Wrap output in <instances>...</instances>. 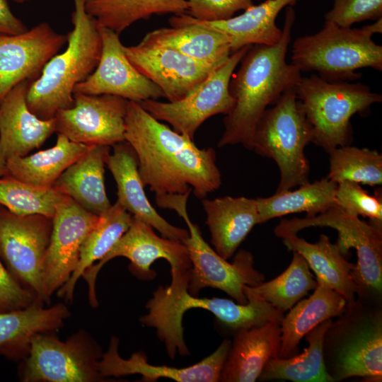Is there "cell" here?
<instances>
[{"mask_svg":"<svg viewBox=\"0 0 382 382\" xmlns=\"http://www.w3.org/2000/svg\"><path fill=\"white\" fill-rule=\"evenodd\" d=\"M125 139L136 154L144 186L156 195L193 192L203 199L221 186L215 150L199 149L194 139L161 123L137 102L129 100Z\"/></svg>","mask_w":382,"mask_h":382,"instance_id":"cell-1","label":"cell"},{"mask_svg":"<svg viewBox=\"0 0 382 382\" xmlns=\"http://www.w3.org/2000/svg\"><path fill=\"white\" fill-rule=\"evenodd\" d=\"M294 21L295 11L288 6L280 40L272 45H251L241 60L230 79L228 90L234 104L224 119L219 147L241 144L251 150L255 128L267 106L295 88L301 79L300 70L286 60Z\"/></svg>","mask_w":382,"mask_h":382,"instance_id":"cell-2","label":"cell"},{"mask_svg":"<svg viewBox=\"0 0 382 382\" xmlns=\"http://www.w3.org/2000/svg\"><path fill=\"white\" fill-rule=\"evenodd\" d=\"M190 271L171 276L167 286H159L146 304L148 313L140 323L156 330L168 355L174 359L190 352L183 337V317L191 308H202L214 315L219 322L234 332L270 322L281 323L284 314L269 303L253 297L240 304L221 298H199L187 290Z\"/></svg>","mask_w":382,"mask_h":382,"instance_id":"cell-3","label":"cell"},{"mask_svg":"<svg viewBox=\"0 0 382 382\" xmlns=\"http://www.w3.org/2000/svg\"><path fill=\"white\" fill-rule=\"evenodd\" d=\"M85 1L74 0V28L66 35L65 50L53 56L40 75L29 84L27 104L40 119H52L59 110L72 106L75 86L98 64L101 36L96 21L86 11Z\"/></svg>","mask_w":382,"mask_h":382,"instance_id":"cell-4","label":"cell"},{"mask_svg":"<svg viewBox=\"0 0 382 382\" xmlns=\"http://www.w3.org/2000/svg\"><path fill=\"white\" fill-rule=\"evenodd\" d=\"M325 331L323 352L333 382L354 377L382 379V306L355 299L347 302Z\"/></svg>","mask_w":382,"mask_h":382,"instance_id":"cell-5","label":"cell"},{"mask_svg":"<svg viewBox=\"0 0 382 382\" xmlns=\"http://www.w3.org/2000/svg\"><path fill=\"white\" fill-rule=\"evenodd\" d=\"M382 32V18L361 28L325 23L318 33L296 38L291 64L300 71H316L328 81H355L362 68L382 71V47L372 35Z\"/></svg>","mask_w":382,"mask_h":382,"instance_id":"cell-6","label":"cell"},{"mask_svg":"<svg viewBox=\"0 0 382 382\" xmlns=\"http://www.w3.org/2000/svg\"><path fill=\"white\" fill-rule=\"evenodd\" d=\"M295 88L284 93L272 108L266 109L251 141V150L272 159L279 169L276 192L309 183V162L304 150L312 142L313 134Z\"/></svg>","mask_w":382,"mask_h":382,"instance_id":"cell-7","label":"cell"},{"mask_svg":"<svg viewBox=\"0 0 382 382\" xmlns=\"http://www.w3.org/2000/svg\"><path fill=\"white\" fill-rule=\"evenodd\" d=\"M295 91L311 126L312 142L327 152L349 145L352 117L382 101L381 95L367 85L328 81L314 74L301 77Z\"/></svg>","mask_w":382,"mask_h":382,"instance_id":"cell-8","label":"cell"},{"mask_svg":"<svg viewBox=\"0 0 382 382\" xmlns=\"http://www.w3.org/2000/svg\"><path fill=\"white\" fill-rule=\"evenodd\" d=\"M312 226L330 227L338 232L336 243L346 255L354 248L357 262L353 272L357 287L356 299L381 305L382 299V228L361 221L337 205L314 216L282 219L274 228L276 236L282 238Z\"/></svg>","mask_w":382,"mask_h":382,"instance_id":"cell-9","label":"cell"},{"mask_svg":"<svg viewBox=\"0 0 382 382\" xmlns=\"http://www.w3.org/2000/svg\"><path fill=\"white\" fill-rule=\"evenodd\" d=\"M191 192L184 194L156 195L157 205L175 211L185 222L189 236L182 242L191 261L187 290L197 296L199 292L210 287L221 290L238 303L245 304V286H255L265 281V276L254 267L253 255L241 250L232 263L221 257L203 238L199 226L194 224L187 211V202Z\"/></svg>","mask_w":382,"mask_h":382,"instance_id":"cell-10","label":"cell"},{"mask_svg":"<svg viewBox=\"0 0 382 382\" xmlns=\"http://www.w3.org/2000/svg\"><path fill=\"white\" fill-rule=\"evenodd\" d=\"M54 332L40 333L32 340L28 356L21 361L18 374L25 382L102 381L98 364L100 346L81 330L66 341Z\"/></svg>","mask_w":382,"mask_h":382,"instance_id":"cell-11","label":"cell"},{"mask_svg":"<svg viewBox=\"0 0 382 382\" xmlns=\"http://www.w3.org/2000/svg\"><path fill=\"white\" fill-rule=\"evenodd\" d=\"M251 45L231 53L228 60L214 70L183 99L175 102H161L149 99L139 103L151 115L168 122L172 129L194 139L200 125L209 117L227 115L234 100L228 86L231 76Z\"/></svg>","mask_w":382,"mask_h":382,"instance_id":"cell-12","label":"cell"},{"mask_svg":"<svg viewBox=\"0 0 382 382\" xmlns=\"http://www.w3.org/2000/svg\"><path fill=\"white\" fill-rule=\"evenodd\" d=\"M52 228V218L18 216L0 205V258L12 277L42 303V269Z\"/></svg>","mask_w":382,"mask_h":382,"instance_id":"cell-13","label":"cell"},{"mask_svg":"<svg viewBox=\"0 0 382 382\" xmlns=\"http://www.w3.org/2000/svg\"><path fill=\"white\" fill-rule=\"evenodd\" d=\"M117 257L127 258L131 272L144 280L155 277L156 273L151 266L158 259L169 262L171 276L189 272L192 267L188 251L182 241L159 237L151 226L133 216L129 228L108 253L98 262L88 267L81 276L87 282L92 307L98 306L96 293L97 276L108 262Z\"/></svg>","mask_w":382,"mask_h":382,"instance_id":"cell-14","label":"cell"},{"mask_svg":"<svg viewBox=\"0 0 382 382\" xmlns=\"http://www.w3.org/2000/svg\"><path fill=\"white\" fill-rule=\"evenodd\" d=\"M99 216L69 197L58 205L52 218L50 241L42 269V301L50 303L53 293L65 284L78 265L82 244Z\"/></svg>","mask_w":382,"mask_h":382,"instance_id":"cell-15","label":"cell"},{"mask_svg":"<svg viewBox=\"0 0 382 382\" xmlns=\"http://www.w3.org/2000/svg\"><path fill=\"white\" fill-rule=\"evenodd\" d=\"M70 108L55 116L56 132L87 146H112L125 141V116L129 100L112 95L74 93Z\"/></svg>","mask_w":382,"mask_h":382,"instance_id":"cell-16","label":"cell"},{"mask_svg":"<svg viewBox=\"0 0 382 382\" xmlns=\"http://www.w3.org/2000/svg\"><path fill=\"white\" fill-rule=\"evenodd\" d=\"M102 50L93 71L78 83L74 93L112 95L140 103L163 97L160 88L139 72L127 58L120 35L100 27Z\"/></svg>","mask_w":382,"mask_h":382,"instance_id":"cell-17","label":"cell"},{"mask_svg":"<svg viewBox=\"0 0 382 382\" xmlns=\"http://www.w3.org/2000/svg\"><path fill=\"white\" fill-rule=\"evenodd\" d=\"M125 54L143 75L156 84L168 102L183 99L214 70L168 45L143 38Z\"/></svg>","mask_w":382,"mask_h":382,"instance_id":"cell-18","label":"cell"},{"mask_svg":"<svg viewBox=\"0 0 382 382\" xmlns=\"http://www.w3.org/2000/svg\"><path fill=\"white\" fill-rule=\"evenodd\" d=\"M66 41L46 22L20 34L0 33V103L17 84L35 80Z\"/></svg>","mask_w":382,"mask_h":382,"instance_id":"cell-19","label":"cell"},{"mask_svg":"<svg viewBox=\"0 0 382 382\" xmlns=\"http://www.w3.org/2000/svg\"><path fill=\"white\" fill-rule=\"evenodd\" d=\"M119 340L112 337L108 349L103 353L98 364L101 376L120 377L130 374L142 376L144 381H156L166 378L178 382H216L231 348V341L224 340L218 348L206 358L192 366L177 368L150 364L141 352H134L129 359L122 358L118 353Z\"/></svg>","mask_w":382,"mask_h":382,"instance_id":"cell-20","label":"cell"},{"mask_svg":"<svg viewBox=\"0 0 382 382\" xmlns=\"http://www.w3.org/2000/svg\"><path fill=\"white\" fill-rule=\"evenodd\" d=\"M30 83L17 84L0 103V150L6 160L28 155L56 132L54 117L40 119L28 108Z\"/></svg>","mask_w":382,"mask_h":382,"instance_id":"cell-21","label":"cell"},{"mask_svg":"<svg viewBox=\"0 0 382 382\" xmlns=\"http://www.w3.org/2000/svg\"><path fill=\"white\" fill-rule=\"evenodd\" d=\"M106 165L116 185L118 202L133 216L157 230L163 237L183 241L189 231L175 226L163 219L149 201L141 179L136 154L132 146L122 141L112 146Z\"/></svg>","mask_w":382,"mask_h":382,"instance_id":"cell-22","label":"cell"},{"mask_svg":"<svg viewBox=\"0 0 382 382\" xmlns=\"http://www.w3.org/2000/svg\"><path fill=\"white\" fill-rule=\"evenodd\" d=\"M280 323L270 322L235 332L219 381L254 382L267 363L279 357Z\"/></svg>","mask_w":382,"mask_h":382,"instance_id":"cell-23","label":"cell"},{"mask_svg":"<svg viewBox=\"0 0 382 382\" xmlns=\"http://www.w3.org/2000/svg\"><path fill=\"white\" fill-rule=\"evenodd\" d=\"M69 316L63 303L44 308L37 300L25 308L0 313V355L22 361L36 335L58 331Z\"/></svg>","mask_w":382,"mask_h":382,"instance_id":"cell-24","label":"cell"},{"mask_svg":"<svg viewBox=\"0 0 382 382\" xmlns=\"http://www.w3.org/2000/svg\"><path fill=\"white\" fill-rule=\"evenodd\" d=\"M170 27L148 33L144 38L171 47L195 60L217 69L232 52L227 37L190 20L186 13L169 18Z\"/></svg>","mask_w":382,"mask_h":382,"instance_id":"cell-25","label":"cell"},{"mask_svg":"<svg viewBox=\"0 0 382 382\" xmlns=\"http://www.w3.org/2000/svg\"><path fill=\"white\" fill-rule=\"evenodd\" d=\"M206 224L215 251L225 260L231 257L252 228L260 224L255 199L224 196L202 199Z\"/></svg>","mask_w":382,"mask_h":382,"instance_id":"cell-26","label":"cell"},{"mask_svg":"<svg viewBox=\"0 0 382 382\" xmlns=\"http://www.w3.org/2000/svg\"><path fill=\"white\" fill-rule=\"evenodd\" d=\"M110 146H89L59 177L54 187L88 212L100 216L111 204L105 186V165Z\"/></svg>","mask_w":382,"mask_h":382,"instance_id":"cell-27","label":"cell"},{"mask_svg":"<svg viewBox=\"0 0 382 382\" xmlns=\"http://www.w3.org/2000/svg\"><path fill=\"white\" fill-rule=\"evenodd\" d=\"M299 0H266L253 5L238 16L217 21H203L190 16V21L212 28L225 35L231 52L253 45H272L281 38L282 29L276 25V18L284 7L292 6Z\"/></svg>","mask_w":382,"mask_h":382,"instance_id":"cell-28","label":"cell"},{"mask_svg":"<svg viewBox=\"0 0 382 382\" xmlns=\"http://www.w3.org/2000/svg\"><path fill=\"white\" fill-rule=\"evenodd\" d=\"M313 293L300 300L284 316L281 323L279 358L299 354L302 338L323 322L337 317L344 311L347 301L325 284L317 282Z\"/></svg>","mask_w":382,"mask_h":382,"instance_id":"cell-29","label":"cell"},{"mask_svg":"<svg viewBox=\"0 0 382 382\" xmlns=\"http://www.w3.org/2000/svg\"><path fill=\"white\" fill-rule=\"evenodd\" d=\"M282 239L289 250L296 251L304 257L317 282L339 293L347 302L356 299L357 287L353 278L356 265L346 260L337 244L332 243L328 236L321 234L315 243L299 238L296 234Z\"/></svg>","mask_w":382,"mask_h":382,"instance_id":"cell-30","label":"cell"},{"mask_svg":"<svg viewBox=\"0 0 382 382\" xmlns=\"http://www.w3.org/2000/svg\"><path fill=\"white\" fill-rule=\"evenodd\" d=\"M89 146L74 142L58 133L55 145L30 156L6 160L8 174L23 182L40 187H52Z\"/></svg>","mask_w":382,"mask_h":382,"instance_id":"cell-31","label":"cell"},{"mask_svg":"<svg viewBox=\"0 0 382 382\" xmlns=\"http://www.w3.org/2000/svg\"><path fill=\"white\" fill-rule=\"evenodd\" d=\"M133 216L117 201L99 216L97 224L82 244L76 270L57 291L59 296L66 301H72L76 282L84 271L108 253L129 228Z\"/></svg>","mask_w":382,"mask_h":382,"instance_id":"cell-32","label":"cell"},{"mask_svg":"<svg viewBox=\"0 0 382 382\" xmlns=\"http://www.w3.org/2000/svg\"><path fill=\"white\" fill-rule=\"evenodd\" d=\"M337 184L327 177L303 185L294 190L275 192L267 197L256 198L260 224L276 217L305 212L314 216L337 205Z\"/></svg>","mask_w":382,"mask_h":382,"instance_id":"cell-33","label":"cell"},{"mask_svg":"<svg viewBox=\"0 0 382 382\" xmlns=\"http://www.w3.org/2000/svg\"><path fill=\"white\" fill-rule=\"evenodd\" d=\"M332 320L331 318L323 322L304 336L308 347L301 354L288 358L277 357L270 359L258 379L333 382L326 371L323 352L324 335Z\"/></svg>","mask_w":382,"mask_h":382,"instance_id":"cell-34","label":"cell"},{"mask_svg":"<svg viewBox=\"0 0 382 382\" xmlns=\"http://www.w3.org/2000/svg\"><path fill=\"white\" fill-rule=\"evenodd\" d=\"M85 9L98 26L120 35L134 23L153 15L186 13L187 0H86Z\"/></svg>","mask_w":382,"mask_h":382,"instance_id":"cell-35","label":"cell"},{"mask_svg":"<svg viewBox=\"0 0 382 382\" xmlns=\"http://www.w3.org/2000/svg\"><path fill=\"white\" fill-rule=\"evenodd\" d=\"M288 267L274 279L255 286H245L243 292L249 297L263 300L284 313L314 290L318 282L304 257L296 251Z\"/></svg>","mask_w":382,"mask_h":382,"instance_id":"cell-36","label":"cell"},{"mask_svg":"<svg viewBox=\"0 0 382 382\" xmlns=\"http://www.w3.org/2000/svg\"><path fill=\"white\" fill-rule=\"evenodd\" d=\"M65 195L52 187H40L7 174L0 177V205L18 216L53 218Z\"/></svg>","mask_w":382,"mask_h":382,"instance_id":"cell-37","label":"cell"},{"mask_svg":"<svg viewBox=\"0 0 382 382\" xmlns=\"http://www.w3.org/2000/svg\"><path fill=\"white\" fill-rule=\"evenodd\" d=\"M328 154L329 180L337 184L350 181L370 186L381 185L382 156L376 150L345 145Z\"/></svg>","mask_w":382,"mask_h":382,"instance_id":"cell-38","label":"cell"},{"mask_svg":"<svg viewBox=\"0 0 382 382\" xmlns=\"http://www.w3.org/2000/svg\"><path fill=\"white\" fill-rule=\"evenodd\" d=\"M336 204L347 212L367 217L369 223L382 228V197L381 190L370 195L359 183L342 181L337 183Z\"/></svg>","mask_w":382,"mask_h":382,"instance_id":"cell-39","label":"cell"},{"mask_svg":"<svg viewBox=\"0 0 382 382\" xmlns=\"http://www.w3.org/2000/svg\"><path fill=\"white\" fill-rule=\"evenodd\" d=\"M382 18V0H333L324 16L325 23L350 28L356 23Z\"/></svg>","mask_w":382,"mask_h":382,"instance_id":"cell-40","label":"cell"},{"mask_svg":"<svg viewBox=\"0 0 382 382\" xmlns=\"http://www.w3.org/2000/svg\"><path fill=\"white\" fill-rule=\"evenodd\" d=\"M253 4L252 0H187L186 13L203 21H223Z\"/></svg>","mask_w":382,"mask_h":382,"instance_id":"cell-41","label":"cell"},{"mask_svg":"<svg viewBox=\"0 0 382 382\" xmlns=\"http://www.w3.org/2000/svg\"><path fill=\"white\" fill-rule=\"evenodd\" d=\"M37 298L10 274L0 258V313L25 308Z\"/></svg>","mask_w":382,"mask_h":382,"instance_id":"cell-42","label":"cell"},{"mask_svg":"<svg viewBox=\"0 0 382 382\" xmlns=\"http://www.w3.org/2000/svg\"><path fill=\"white\" fill-rule=\"evenodd\" d=\"M27 30L26 25L12 13L8 0H0V33L16 35Z\"/></svg>","mask_w":382,"mask_h":382,"instance_id":"cell-43","label":"cell"},{"mask_svg":"<svg viewBox=\"0 0 382 382\" xmlns=\"http://www.w3.org/2000/svg\"><path fill=\"white\" fill-rule=\"evenodd\" d=\"M8 174L6 168V159L0 150V177Z\"/></svg>","mask_w":382,"mask_h":382,"instance_id":"cell-44","label":"cell"},{"mask_svg":"<svg viewBox=\"0 0 382 382\" xmlns=\"http://www.w3.org/2000/svg\"><path fill=\"white\" fill-rule=\"evenodd\" d=\"M12 1H13L14 2L18 3V4H22V3H24V2L29 1L30 0H12Z\"/></svg>","mask_w":382,"mask_h":382,"instance_id":"cell-45","label":"cell"}]
</instances>
